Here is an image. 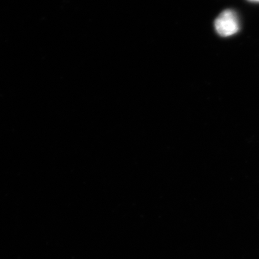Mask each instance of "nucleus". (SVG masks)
Returning <instances> with one entry per match:
<instances>
[{"mask_svg":"<svg viewBox=\"0 0 259 259\" xmlns=\"http://www.w3.org/2000/svg\"><path fill=\"white\" fill-rule=\"evenodd\" d=\"M248 1L251 2V3H259V0H248Z\"/></svg>","mask_w":259,"mask_h":259,"instance_id":"obj_2","label":"nucleus"},{"mask_svg":"<svg viewBox=\"0 0 259 259\" xmlns=\"http://www.w3.org/2000/svg\"><path fill=\"white\" fill-rule=\"evenodd\" d=\"M214 28L218 35L229 37L240 30L239 17L236 11L231 9L223 10L214 20Z\"/></svg>","mask_w":259,"mask_h":259,"instance_id":"obj_1","label":"nucleus"}]
</instances>
